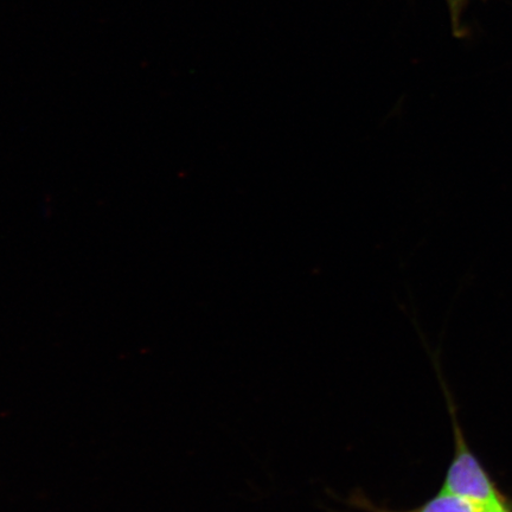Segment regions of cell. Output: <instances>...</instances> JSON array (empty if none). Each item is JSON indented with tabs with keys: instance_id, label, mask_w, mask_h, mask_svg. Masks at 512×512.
<instances>
[{
	"instance_id": "obj_1",
	"label": "cell",
	"mask_w": 512,
	"mask_h": 512,
	"mask_svg": "<svg viewBox=\"0 0 512 512\" xmlns=\"http://www.w3.org/2000/svg\"><path fill=\"white\" fill-rule=\"evenodd\" d=\"M440 382L443 384L447 409L451 416L454 440L453 457L440 489L465 499L479 511L505 507L512 503V499L505 494L494 476L472 450L460 425L456 403L441 376Z\"/></svg>"
},
{
	"instance_id": "obj_2",
	"label": "cell",
	"mask_w": 512,
	"mask_h": 512,
	"mask_svg": "<svg viewBox=\"0 0 512 512\" xmlns=\"http://www.w3.org/2000/svg\"><path fill=\"white\" fill-rule=\"evenodd\" d=\"M343 502L350 508L348 512H479L475 505L441 489L418 507L406 510H396L388 508L386 505H379L362 490L351 492L347 498L343 499Z\"/></svg>"
},
{
	"instance_id": "obj_3",
	"label": "cell",
	"mask_w": 512,
	"mask_h": 512,
	"mask_svg": "<svg viewBox=\"0 0 512 512\" xmlns=\"http://www.w3.org/2000/svg\"><path fill=\"white\" fill-rule=\"evenodd\" d=\"M467 0H447L448 6H450V12L452 17L453 28L459 30L460 17Z\"/></svg>"
},
{
	"instance_id": "obj_4",
	"label": "cell",
	"mask_w": 512,
	"mask_h": 512,
	"mask_svg": "<svg viewBox=\"0 0 512 512\" xmlns=\"http://www.w3.org/2000/svg\"><path fill=\"white\" fill-rule=\"evenodd\" d=\"M479 512H512V503L505 505V507H502V508L483 510V511H479Z\"/></svg>"
}]
</instances>
